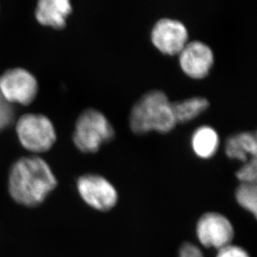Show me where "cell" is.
I'll return each mask as SVG.
<instances>
[{
	"instance_id": "6da1fadb",
	"label": "cell",
	"mask_w": 257,
	"mask_h": 257,
	"mask_svg": "<svg viewBox=\"0 0 257 257\" xmlns=\"http://www.w3.org/2000/svg\"><path fill=\"white\" fill-rule=\"evenodd\" d=\"M56 187V177L49 166L38 157L21 158L10 171V196L23 206H39Z\"/></svg>"
},
{
	"instance_id": "7a4b0ae2",
	"label": "cell",
	"mask_w": 257,
	"mask_h": 257,
	"mask_svg": "<svg viewBox=\"0 0 257 257\" xmlns=\"http://www.w3.org/2000/svg\"><path fill=\"white\" fill-rule=\"evenodd\" d=\"M129 123L132 131L136 134L152 131L168 134L177 125L172 102L165 92L160 90L147 92L134 105Z\"/></svg>"
},
{
	"instance_id": "3957f363",
	"label": "cell",
	"mask_w": 257,
	"mask_h": 257,
	"mask_svg": "<svg viewBox=\"0 0 257 257\" xmlns=\"http://www.w3.org/2000/svg\"><path fill=\"white\" fill-rule=\"evenodd\" d=\"M114 136V129L105 115L89 108L78 116L73 139L82 153H94L102 144L112 141Z\"/></svg>"
},
{
	"instance_id": "277c9868",
	"label": "cell",
	"mask_w": 257,
	"mask_h": 257,
	"mask_svg": "<svg viewBox=\"0 0 257 257\" xmlns=\"http://www.w3.org/2000/svg\"><path fill=\"white\" fill-rule=\"evenodd\" d=\"M16 130L24 148L34 153L49 150L56 141L53 124L43 115H24L18 121Z\"/></svg>"
},
{
	"instance_id": "5b68a950",
	"label": "cell",
	"mask_w": 257,
	"mask_h": 257,
	"mask_svg": "<svg viewBox=\"0 0 257 257\" xmlns=\"http://www.w3.org/2000/svg\"><path fill=\"white\" fill-rule=\"evenodd\" d=\"M0 92L8 102L29 105L38 92L36 78L23 68L5 72L0 77Z\"/></svg>"
},
{
	"instance_id": "8992f818",
	"label": "cell",
	"mask_w": 257,
	"mask_h": 257,
	"mask_svg": "<svg viewBox=\"0 0 257 257\" xmlns=\"http://www.w3.org/2000/svg\"><path fill=\"white\" fill-rule=\"evenodd\" d=\"M151 39L162 54L179 55L188 43V31L184 24L172 19H161L153 26Z\"/></svg>"
},
{
	"instance_id": "52a82bcc",
	"label": "cell",
	"mask_w": 257,
	"mask_h": 257,
	"mask_svg": "<svg viewBox=\"0 0 257 257\" xmlns=\"http://www.w3.org/2000/svg\"><path fill=\"white\" fill-rule=\"evenodd\" d=\"M77 187L83 201L99 211H108L117 201L115 187L98 175H83L78 178Z\"/></svg>"
},
{
	"instance_id": "ba28073f",
	"label": "cell",
	"mask_w": 257,
	"mask_h": 257,
	"mask_svg": "<svg viewBox=\"0 0 257 257\" xmlns=\"http://www.w3.org/2000/svg\"><path fill=\"white\" fill-rule=\"evenodd\" d=\"M197 233L202 245L218 250L230 245L234 237V229L230 221L216 212H208L201 216L197 222Z\"/></svg>"
},
{
	"instance_id": "9c48e42d",
	"label": "cell",
	"mask_w": 257,
	"mask_h": 257,
	"mask_svg": "<svg viewBox=\"0 0 257 257\" xmlns=\"http://www.w3.org/2000/svg\"><path fill=\"white\" fill-rule=\"evenodd\" d=\"M179 63L183 73L190 78H206L213 66V52L202 42H188L179 54Z\"/></svg>"
},
{
	"instance_id": "30bf717a",
	"label": "cell",
	"mask_w": 257,
	"mask_h": 257,
	"mask_svg": "<svg viewBox=\"0 0 257 257\" xmlns=\"http://www.w3.org/2000/svg\"><path fill=\"white\" fill-rule=\"evenodd\" d=\"M72 13L68 0H41L38 3L37 20L44 26L61 29L66 26V20Z\"/></svg>"
},
{
	"instance_id": "8fae6325",
	"label": "cell",
	"mask_w": 257,
	"mask_h": 257,
	"mask_svg": "<svg viewBox=\"0 0 257 257\" xmlns=\"http://www.w3.org/2000/svg\"><path fill=\"white\" fill-rule=\"evenodd\" d=\"M226 153L230 159L245 163L256 158V135L253 133H240L230 137L226 143Z\"/></svg>"
},
{
	"instance_id": "7c38bea8",
	"label": "cell",
	"mask_w": 257,
	"mask_h": 257,
	"mask_svg": "<svg viewBox=\"0 0 257 257\" xmlns=\"http://www.w3.org/2000/svg\"><path fill=\"white\" fill-rule=\"evenodd\" d=\"M219 143L218 134L211 126H201L192 135V149L196 155L204 159H208L216 154Z\"/></svg>"
},
{
	"instance_id": "4fadbf2b",
	"label": "cell",
	"mask_w": 257,
	"mask_h": 257,
	"mask_svg": "<svg viewBox=\"0 0 257 257\" xmlns=\"http://www.w3.org/2000/svg\"><path fill=\"white\" fill-rule=\"evenodd\" d=\"M209 106L208 100L205 97H192L182 102H172V113L177 124L184 123L197 117L205 112Z\"/></svg>"
},
{
	"instance_id": "5bb4252c",
	"label": "cell",
	"mask_w": 257,
	"mask_h": 257,
	"mask_svg": "<svg viewBox=\"0 0 257 257\" xmlns=\"http://www.w3.org/2000/svg\"><path fill=\"white\" fill-rule=\"evenodd\" d=\"M238 203L246 209L254 216H256L257 191L255 183H241L235 192Z\"/></svg>"
},
{
	"instance_id": "9a60e30c",
	"label": "cell",
	"mask_w": 257,
	"mask_h": 257,
	"mask_svg": "<svg viewBox=\"0 0 257 257\" xmlns=\"http://www.w3.org/2000/svg\"><path fill=\"white\" fill-rule=\"evenodd\" d=\"M235 175L241 183H255L257 177L256 158H251L246 162Z\"/></svg>"
},
{
	"instance_id": "2e32d148",
	"label": "cell",
	"mask_w": 257,
	"mask_h": 257,
	"mask_svg": "<svg viewBox=\"0 0 257 257\" xmlns=\"http://www.w3.org/2000/svg\"><path fill=\"white\" fill-rule=\"evenodd\" d=\"M15 116L14 108L0 92V131L12 123Z\"/></svg>"
},
{
	"instance_id": "e0dca14e",
	"label": "cell",
	"mask_w": 257,
	"mask_h": 257,
	"mask_svg": "<svg viewBox=\"0 0 257 257\" xmlns=\"http://www.w3.org/2000/svg\"><path fill=\"white\" fill-rule=\"evenodd\" d=\"M216 257H250L244 249L236 245H228L219 250Z\"/></svg>"
},
{
	"instance_id": "ac0fdd59",
	"label": "cell",
	"mask_w": 257,
	"mask_h": 257,
	"mask_svg": "<svg viewBox=\"0 0 257 257\" xmlns=\"http://www.w3.org/2000/svg\"><path fill=\"white\" fill-rule=\"evenodd\" d=\"M179 257H204L199 248L191 244L184 243L180 248Z\"/></svg>"
}]
</instances>
